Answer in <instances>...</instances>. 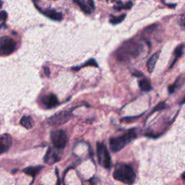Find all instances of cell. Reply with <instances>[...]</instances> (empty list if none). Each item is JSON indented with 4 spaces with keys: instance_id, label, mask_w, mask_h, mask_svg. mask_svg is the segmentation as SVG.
Instances as JSON below:
<instances>
[{
    "instance_id": "1",
    "label": "cell",
    "mask_w": 185,
    "mask_h": 185,
    "mask_svg": "<svg viewBox=\"0 0 185 185\" xmlns=\"http://www.w3.org/2000/svg\"><path fill=\"white\" fill-rule=\"evenodd\" d=\"M140 45L134 40H128L116 51V58L121 62H127L131 58L136 57L140 52Z\"/></svg>"
},
{
    "instance_id": "2",
    "label": "cell",
    "mask_w": 185,
    "mask_h": 185,
    "mask_svg": "<svg viewBox=\"0 0 185 185\" xmlns=\"http://www.w3.org/2000/svg\"><path fill=\"white\" fill-rule=\"evenodd\" d=\"M113 176L116 180L127 184H133L136 179V174L132 168L124 163H119L116 166Z\"/></svg>"
},
{
    "instance_id": "3",
    "label": "cell",
    "mask_w": 185,
    "mask_h": 185,
    "mask_svg": "<svg viewBox=\"0 0 185 185\" xmlns=\"http://www.w3.org/2000/svg\"><path fill=\"white\" fill-rule=\"evenodd\" d=\"M136 137V133L134 130H130L123 135L116 137H112L109 140V145L111 151L114 153L122 150L127 144L132 141Z\"/></svg>"
},
{
    "instance_id": "4",
    "label": "cell",
    "mask_w": 185,
    "mask_h": 185,
    "mask_svg": "<svg viewBox=\"0 0 185 185\" xmlns=\"http://www.w3.org/2000/svg\"><path fill=\"white\" fill-rule=\"evenodd\" d=\"M97 157L100 165L106 169H110L111 166V156L106 147L103 143H97Z\"/></svg>"
},
{
    "instance_id": "5",
    "label": "cell",
    "mask_w": 185,
    "mask_h": 185,
    "mask_svg": "<svg viewBox=\"0 0 185 185\" xmlns=\"http://www.w3.org/2000/svg\"><path fill=\"white\" fill-rule=\"evenodd\" d=\"M51 141L57 150H62L67 143L68 138L63 130H55L51 132Z\"/></svg>"
},
{
    "instance_id": "6",
    "label": "cell",
    "mask_w": 185,
    "mask_h": 185,
    "mask_svg": "<svg viewBox=\"0 0 185 185\" xmlns=\"http://www.w3.org/2000/svg\"><path fill=\"white\" fill-rule=\"evenodd\" d=\"M72 111L71 110H64V111L58 112L49 119V123L50 125H62L67 122L71 117L72 116Z\"/></svg>"
},
{
    "instance_id": "7",
    "label": "cell",
    "mask_w": 185,
    "mask_h": 185,
    "mask_svg": "<svg viewBox=\"0 0 185 185\" xmlns=\"http://www.w3.org/2000/svg\"><path fill=\"white\" fill-rule=\"evenodd\" d=\"M16 43L8 36L0 38V56H7L12 53L15 49Z\"/></svg>"
},
{
    "instance_id": "8",
    "label": "cell",
    "mask_w": 185,
    "mask_h": 185,
    "mask_svg": "<svg viewBox=\"0 0 185 185\" xmlns=\"http://www.w3.org/2000/svg\"><path fill=\"white\" fill-rule=\"evenodd\" d=\"M60 155L56 151L53 150L51 147H49L46 155L43 157V160H44L45 163H50V164H53V163H56L59 160H60Z\"/></svg>"
},
{
    "instance_id": "9",
    "label": "cell",
    "mask_w": 185,
    "mask_h": 185,
    "mask_svg": "<svg viewBox=\"0 0 185 185\" xmlns=\"http://www.w3.org/2000/svg\"><path fill=\"white\" fill-rule=\"evenodd\" d=\"M12 145V137L10 134L0 135V155L5 153L10 149Z\"/></svg>"
},
{
    "instance_id": "10",
    "label": "cell",
    "mask_w": 185,
    "mask_h": 185,
    "mask_svg": "<svg viewBox=\"0 0 185 185\" xmlns=\"http://www.w3.org/2000/svg\"><path fill=\"white\" fill-rule=\"evenodd\" d=\"M41 102L43 105L47 108H51L55 107L59 104V101L57 99V97L54 94H49V95H45L42 98Z\"/></svg>"
},
{
    "instance_id": "11",
    "label": "cell",
    "mask_w": 185,
    "mask_h": 185,
    "mask_svg": "<svg viewBox=\"0 0 185 185\" xmlns=\"http://www.w3.org/2000/svg\"><path fill=\"white\" fill-rule=\"evenodd\" d=\"M160 51L156 52V53H155L154 54L150 57V59H149L148 62H147V67L150 73H152V72H153V70H154L155 66H156V62H157L159 56H160Z\"/></svg>"
},
{
    "instance_id": "12",
    "label": "cell",
    "mask_w": 185,
    "mask_h": 185,
    "mask_svg": "<svg viewBox=\"0 0 185 185\" xmlns=\"http://www.w3.org/2000/svg\"><path fill=\"white\" fill-rule=\"evenodd\" d=\"M44 15L49 18L53 20H56V21H61L62 20V14L61 13L57 12L55 10H46L43 12Z\"/></svg>"
},
{
    "instance_id": "13",
    "label": "cell",
    "mask_w": 185,
    "mask_h": 185,
    "mask_svg": "<svg viewBox=\"0 0 185 185\" xmlns=\"http://www.w3.org/2000/svg\"><path fill=\"white\" fill-rule=\"evenodd\" d=\"M43 168V166H29L23 169V172L27 175H30L34 179L36 175L40 172Z\"/></svg>"
},
{
    "instance_id": "14",
    "label": "cell",
    "mask_w": 185,
    "mask_h": 185,
    "mask_svg": "<svg viewBox=\"0 0 185 185\" xmlns=\"http://www.w3.org/2000/svg\"><path fill=\"white\" fill-rule=\"evenodd\" d=\"M20 124L25 128L30 130L34 126V120L30 116H25L20 119Z\"/></svg>"
},
{
    "instance_id": "15",
    "label": "cell",
    "mask_w": 185,
    "mask_h": 185,
    "mask_svg": "<svg viewBox=\"0 0 185 185\" xmlns=\"http://www.w3.org/2000/svg\"><path fill=\"white\" fill-rule=\"evenodd\" d=\"M184 44H181V45H179V46H177V47L174 50V55H175V59L173 61V62H172L171 65L170 67L171 68L172 66L174 65L175 62H176V60H177L178 59H179V57H181V56L182 55V53H183V49H184Z\"/></svg>"
},
{
    "instance_id": "16",
    "label": "cell",
    "mask_w": 185,
    "mask_h": 185,
    "mask_svg": "<svg viewBox=\"0 0 185 185\" xmlns=\"http://www.w3.org/2000/svg\"><path fill=\"white\" fill-rule=\"evenodd\" d=\"M139 86L143 91H149L151 90V84L147 79H143L139 82Z\"/></svg>"
},
{
    "instance_id": "17",
    "label": "cell",
    "mask_w": 185,
    "mask_h": 185,
    "mask_svg": "<svg viewBox=\"0 0 185 185\" xmlns=\"http://www.w3.org/2000/svg\"><path fill=\"white\" fill-rule=\"evenodd\" d=\"M73 1L74 3L79 6V8L82 10L83 12H85V14H90V9L85 4V3H84V1H82V0H73Z\"/></svg>"
},
{
    "instance_id": "18",
    "label": "cell",
    "mask_w": 185,
    "mask_h": 185,
    "mask_svg": "<svg viewBox=\"0 0 185 185\" xmlns=\"http://www.w3.org/2000/svg\"><path fill=\"white\" fill-rule=\"evenodd\" d=\"M96 66L97 67L98 65V64H97V62H95V61L93 59H90V60L88 61L86 63L84 64H82V66H76V67H73V68H72V69H73V70H79L80 68L84 67V66Z\"/></svg>"
},
{
    "instance_id": "19",
    "label": "cell",
    "mask_w": 185,
    "mask_h": 185,
    "mask_svg": "<svg viewBox=\"0 0 185 185\" xmlns=\"http://www.w3.org/2000/svg\"><path fill=\"white\" fill-rule=\"evenodd\" d=\"M125 17H126L125 14H121V15L119 16V17H114V16H113V17H111V18L110 19V23L113 25L119 24V23H121V22L124 20Z\"/></svg>"
},
{
    "instance_id": "20",
    "label": "cell",
    "mask_w": 185,
    "mask_h": 185,
    "mask_svg": "<svg viewBox=\"0 0 185 185\" xmlns=\"http://www.w3.org/2000/svg\"><path fill=\"white\" fill-rule=\"evenodd\" d=\"M132 7V1H129V2L126 3L125 4H120V5H115L114 8L115 10L120 11L121 10H130Z\"/></svg>"
},
{
    "instance_id": "21",
    "label": "cell",
    "mask_w": 185,
    "mask_h": 185,
    "mask_svg": "<svg viewBox=\"0 0 185 185\" xmlns=\"http://www.w3.org/2000/svg\"><path fill=\"white\" fill-rule=\"evenodd\" d=\"M184 82V77H179L176 79V80L175 81L174 83H173L176 89H177V88H180L183 85Z\"/></svg>"
},
{
    "instance_id": "22",
    "label": "cell",
    "mask_w": 185,
    "mask_h": 185,
    "mask_svg": "<svg viewBox=\"0 0 185 185\" xmlns=\"http://www.w3.org/2000/svg\"><path fill=\"white\" fill-rule=\"evenodd\" d=\"M167 108V106L166 105V103H165L164 102L160 103H158L156 107H155L154 109L152 111V113H154L155 111H160V110L164 109V108Z\"/></svg>"
},
{
    "instance_id": "23",
    "label": "cell",
    "mask_w": 185,
    "mask_h": 185,
    "mask_svg": "<svg viewBox=\"0 0 185 185\" xmlns=\"http://www.w3.org/2000/svg\"><path fill=\"white\" fill-rule=\"evenodd\" d=\"M7 17V14L5 11L0 12V21L1 20H4Z\"/></svg>"
},
{
    "instance_id": "24",
    "label": "cell",
    "mask_w": 185,
    "mask_h": 185,
    "mask_svg": "<svg viewBox=\"0 0 185 185\" xmlns=\"http://www.w3.org/2000/svg\"><path fill=\"white\" fill-rule=\"evenodd\" d=\"M176 88H175V86H174V85H170V86L169 87V93L170 94H171V93H173V92H175V90H176Z\"/></svg>"
},
{
    "instance_id": "25",
    "label": "cell",
    "mask_w": 185,
    "mask_h": 185,
    "mask_svg": "<svg viewBox=\"0 0 185 185\" xmlns=\"http://www.w3.org/2000/svg\"><path fill=\"white\" fill-rule=\"evenodd\" d=\"M43 70H44V72L46 76L49 77V75H50V69H49V68L48 66H44L43 67Z\"/></svg>"
},
{
    "instance_id": "26",
    "label": "cell",
    "mask_w": 185,
    "mask_h": 185,
    "mask_svg": "<svg viewBox=\"0 0 185 185\" xmlns=\"http://www.w3.org/2000/svg\"><path fill=\"white\" fill-rule=\"evenodd\" d=\"M132 75H134V76L139 77H142L143 75V73H142V72H139V71H134V72H132Z\"/></svg>"
},
{
    "instance_id": "27",
    "label": "cell",
    "mask_w": 185,
    "mask_h": 185,
    "mask_svg": "<svg viewBox=\"0 0 185 185\" xmlns=\"http://www.w3.org/2000/svg\"><path fill=\"white\" fill-rule=\"evenodd\" d=\"M56 176H57V183H56V185H60L61 184V182H60V179H59V172H58V169H57V168L56 169Z\"/></svg>"
},
{
    "instance_id": "28",
    "label": "cell",
    "mask_w": 185,
    "mask_h": 185,
    "mask_svg": "<svg viewBox=\"0 0 185 185\" xmlns=\"http://www.w3.org/2000/svg\"><path fill=\"white\" fill-rule=\"evenodd\" d=\"M88 4H89V6L91 7L92 9H95V5H94V2L92 0H88Z\"/></svg>"
},
{
    "instance_id": "29",
    "label": "cell",
    "mask_w": 185,
    "mask_h": 185,
    "mask_svg": "<svg viewBox=\"0 0 185 185\" xmlns=\"http://www.w3.org/2000/svg\"><path fill=\"white\" fill-rule=\"evenodd\" d=\"M180 24L182 25L184 27H185V16H184L183 17H182V18H181Z\"/></svg>"
},
{
    "instance_id": "30",
    "label": "cell",
    "mask_w": 185,
    "mask_h": 185,
    "mask_svg": "<svg viewBox=\"0 0 185 185\" xmlns=\"http://www.w3.org/2000/svg\"><path fill=\"white\" fill-rule=\"evenodd\" d=\"M90 181V185H96L95 182H92V179H91Z\"/></svg>"
},
{
    "instance_id": "31",
    "label": "cell",
    "mask_w": 185,
    "mask_h": 185,
    "mask_svg": "<svg viewBox=\"0 0 185 185\" xmlns=\"http://www.w3.org/2000/svg\"><path fill=\"white\" fill-rule=\"evenodd\" d=\"M182 179H185V172H184V173H182Z\"/></svg>"
},
{
    "instance_id": "32",
    "label": "cell",
    "mask_w": 185,
    "mask_h": 185,
    "mask_svg": "<svg viewBox=\"0 0 185 185\" xmlns=\"http://www.w3.org/2000/svg\"><path fill=\"white\" fill-rule=\"evenodd\" d=\"M185 103V97H184V99L182 101V102H181V104H183V103Z\"/></svg>"
}]
</instances>
